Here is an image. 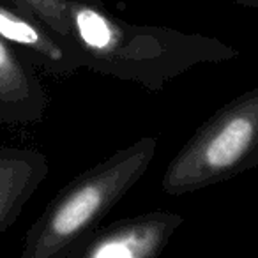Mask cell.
<instances>
[{
	"mask_svg": "<svg viewBox=\"0 0 258 258\" xmlns=\"http://www.w3.org/2000/svg\"><path fill=\"white\" fill-rule=\"evenodd\" d=\"M68 20L66 44L80 68L151 92L163 90L195 66L221 64L240 55L218 37L125 22L101 0H68Z\"/></svg>",
	"mask_w": 258,
	"mask_h": 258,
	"instance_id": "cell-1",
	"label": "cell"
},
{
	"mask_svg": "<svg viewBox=\"0 0 258 258\" xmlns=\"http://www.w3.org/2000/svg\"><path fill=\"white\" fill-rule=\"evenodd\" d=\"M156 151L158 138H140L73 179L27 230L22 258H66L145 175Z\"/></svg>",
	"mask_w": 258,
	"mask_h": 258,
	"instance_id": "cell-2",
	"label": "cell"
},
{
	"mask_svg": "<svg viewBox=\"0 0 258 258\" xmlns=\"http://www.w3.org/2000/svg\"><path fill=\"white\" fill-rule=\"evenodd\" d=\"M258 166V87L223 104L168 163L166 195H186Z\"/></svg>",
	"mask_w": 258,
	"mask_h": 258,
	"instance_id": "cell-3",
	"label": "cell"
},
{
	"mask_svg": "<svg viewBox=\"0 0 258 258\" xmlns=\"http://www.w3.org/2000/svg\"><path fill=\"white\" fill-rule=\"evenodd\" d=\"M184 223L177 212L152 211L97 226L66 258H158Z\"/></svg>",
	"mask_w": 258,
	"mask_h": 258,
	"instance_id": "cell-4",
	"label": "cell"
},
{
	"mask_svg": "<svg viewBox=\"0 0 258 258\" xmlns=\"http://www.w3.org/2000/svg\"><path fill=\"white\" fill-rule=\"evenodd\" d=\"M36 66L0 36V122L30 125L44 118L48 94Z\"/></svg>",
	"mask_w": 258,
	"mask_h": 258,
	"instance_id": "cell-5",
	"label": "cell"
},
{
	"mask_svg": "<svg viewBox=\"0 0 258 258\" xmlns=\"http://www.w3.org/2000/svg\"><path fill=\"white\" fill-rule=\"evenodd\" d=\"M0 36L22 51L37 69L51 76H69L80 69L64 41L4 4H0Z\"/></svg>",
	"mask_w": 258,
	"mask_h": 258,
	"instance_id": "cell-6",
	"label": "cell"
},
{
	"mask_svg": "<svg viewBox=\"0 0 258 258\" xmlns=\"http://www.w3.org/2000/svg\"><path fill=\"white\" fill-rule=\"evenodd\" d=\"M48 170L46 156L39 151L0 147V235L16 223Z\"/></svg>",
	"mask_w": 258,
	"mask_h": 258,
	"instance_id": "cell-7",
	"label": "cell"
},
{
	"mask_svg": "<svg viewBox=\"0 0 258 258\" xmlns=\"http://www.w3.org/2000/svg\"><path fill=\"white\" fill-rule=\"evenodd\" d=\"M0 4L37 22L64 43L68 39V0H0Z\"/></svg>",
	"mask_w": 258,
	"mask_h": 258,
	"instance_id": "cell-8",
	"label": "cell"
},
{
	"mask_svg": "<svg viewBox=\"0 0 258 258\" xmlns=\"http://www.w3.org/2000/svg\"><path fill=\"white\" fill-rule=\"evenodd\" d=\"M233 4L247 9H258V0H232Z\"/></svg>",
	"mask_w": 258,
	"mask_h": 258,
	"instance_id": "cell-9",
	"label": "cell"
}]
</instances>
